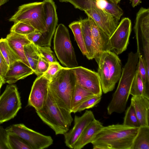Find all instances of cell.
Returning <instances> with one entry per match:
<instances>
[{"mask_svg":"<svg viewBox=\"0 0 149 149\" xmlns=\"http://www.w3.org/2000/svg\"><path fill=\"white\" fill-rule=\"evenodd\" d=\"M138 128L122 124L104 127L91 143L93 149H131Z\"/></svg>","mask_w":149,"mask_h":149,"instance_id":"1","label":"cell"},{"mask_svg":"<svg viewBox=\"0 0 149 149\" xmlns=\"http://www.w3.org/2000/svg\"><path fill=\"white\" fill-rule=\"evenodd\" d=\"M76 82L72 69L63 67L51 79L49 86V91L56 104L71 113Z\"/></svg>","mask_w":149,"mask_h":149,"instance_id":"2","label":"cell"},{"mask_svg":"<svg viewBox=\"0 0 149 149\" xmlns=\"http://www.w3.org/2000/svg\"><path fill=\"white\" fill-rule=\"evenodd\" d=\"M94 58L98 65L97 73L102 92L105 94L112 91L121 75L120 59L111 51L98 52Z\"/></svg>","mask_w":149,"mask_h":149,"instance_id":"3","label":"cell"},{"mask_svg":"<svg viewBox=\"0 0 149 149\" xmlns=\"http://www.w3.org/2000/svg\"><path fill=\"white\" fill-rule=\"evenodd\" d=\"M36 113L42 120L54 132L63 134L69 130L73 121L71 113L59 107L48 90L46 101L41 109Z\"/></svg>","mask_w":149,"mask_h":149,"instance_id":"4","label":"cell"},{"mask_svg":"<svg viewBox=\"0 0 149 149\" xmlns=\"http://www.w3.org/2000/svg\"><path fill=\"white\" fill-rule=\"evenodd\" d=\"M54 33V49L60 62L66 68H72L77 67L78 64L68 29L60 24Z\"/></svg>","mask_w":149,"mask_h":149,"instance_id":"5","label":"cell"},{"mask_svg":"<svg viewBox=\"0 0 149 149\" xmlns=\"http://www.w3.org/2000/svg\"><path fill=\"white\" fill-rule=\"evenodd\" d=\"M45 16L43 1L36 2L20 6L9 20L14 23H25L43 33L45 30Z\"/></svg>","mask_w":149,"mask_h":149,"instance_id":"6","label":"cell"},{"mask_svg":"<svg viewBox=\"0 0 149 149\" xmlns=\"http://www.w3.org/2000/svg\"><path fill=\"white\" fill-rule=\"evenodd\" d=\"M21 108L20 97L16 86L7 85L0 96V123L14 118Z\"/></svg>","mask_w":149,"mask_h":149,"instance_id":"7","label":"cell"},{"mask_svg":"<svg viewBox=\"0 0 149 149\" xmlns=\"http://www.w3.org/2000/svg\"><path fill=\"white\" fill-rule=\"evenodd\" d=\"M133 78V75L129 72L122 73L117 88L107 107L108 115L114 112L120 113L125 111Z\"/></svg>","mask_w":149,"mask_h":149,"instance_id":"8","label":"cell"},{"mask_svg":"<svg viewBox=\"0 0 149 149\" xmlns=\"http://www.w3.org/2000/svg\"><path fill=\"white\" fill-rule=\"evenodd\" d=\"M8 133L16 134L22 138L31 149H43L53 143L52 137L31 129L23 124H13L6 128Z\"/></svg>","mask_w":149,"mask_h":149,"instance_id":"9","label":"cell"},{"mask_svg":"<svg viewBox=\"0 0 149 149\" xmlns=\"http://www.w3.org/2000/svg\"><path fill=\"white\" fill-rule=\"evenodd\" d=\"M88 16L91 17L96 24L110 37L118 24V21L110 15L99 8L95 0H92L84 11Z\"/></svg>","mask_w":149,"mask_h":149,"instance_id":"10","label":"cell"},{"mask_svg":"<svg viewBox=\"0 0 149 149\" xmlns=\"http://www.w3.org/2000/svg\"><path fill=\"white\" fill-rule=\"evenodd\" d=\"M43 2L45 15V30L42 33L36 46H50L58 22L56 7L53 0H44Z\"/></svg>","mask_w":149,"mask_h":149,"instance_id":"11","label":"cell"},{"mask_svg":"<svg viewBox=\"0 0 149 149\" xmlns=\"http://www.w3.org/2000/svg\"><path fill=\"white\" fill-rule=\"evenodd\" d=\"M132 23L128 17L122 19L110 38L111 50L117 55L125 51L129 43L131 32Z\"/></svg>","mask_w":149,"mask_h":149,"instance_id":"12","label":"cell"},{"mask_svg":"<svg viewBox=\"0 0 149 149\" xmlns=\"http://www.w3.org/2000/svg\"><path fill=\"white\" fill-rule=\"evenodd\" d=\"M72 69L79 84L94 95L102 96V91L97 72L82 66Z\"/></svg>","mask_w":149,"mask_h":149,"instance_id":"13","label":"cell"},{"mask_svg":"<svg viewBox=\"0 0 149 149\" xmlns=\"http://www.w3.org/2000/svg\"><path fill=\"white\" fill-rule=\"evenodd\" d=\"M50 80L43 74L37 77L32 86L28 100V105L36 111L42 109L47 98Z\"/></svg>","mask_w":149,"mask_h":149,"instance_id":"14","label":"cell"},{"mask_svg":"<svg viewBox=\"0 0 149 149\" xmlns=\"http://www.w3.org/2000/svg\"><path fill=\"white\" fill-rule=\"evenodd\" d=\"M134 29L139 49V37H142L145 57L149 56V9L141 7L137 13Z\"/></svg>","mask_w":149,"mask_h":149,"instance_id":"15","label":"cell"},{"mask_svg":"<svg viewBox=\"0 0 149 149\" xmlns=\"http://www.w3.org/2000/svg\"><path fill=\"white\" fill-rule=\"evenodd\" d=\"M95 118L94 115L91 110H86L80 116L75 115L73 127L63 134L66 146L73 149L75 143L86 127Z\"/></svg>","mask_w":149,"mask_h":149,"instance_id":"16","label":"cell"},{"mask_svg":"<svg viewBox=\"0 0 149 149\" xmlns=\"http://www.w3.org/2000/svg\"><path fill=\"white\" fill-rule=\"evenodd\" d=\"M32 69L21 60L17 61L9 66V68L2 78L3 84L14 83L34 73Z\"/></svg>","mask_w":149,"mask_h":149,"instance_id":"17","label":"cell"},{"mask_svg":"<svg viewBox=\"0 0 149 149\" xmlns=\"http://www.w3.org/2000/svg\"><path fill=\"white\" fill-rule=\"evenodd\" d=\"M92 37L98 52L111 51L109 36L99 27L93 19L88 16Z\"/></svg>","mask_w":149,"mask_h":149,"instance_id":"18","label":"cell"},{"mask_svg":"<svg viewBox=\"0 0 149 149\" xmlns=\"http://www.w3.org/2000/svg\"><path fill=\"white\" fill-rule=\"evenodd\" d=\"M131 104L134 108L140 126L149 125V98L143 95L132 96Z\"/></svg>","mask_w":149,"mask_h":149,"instance_id":"19","label":"cell"},{"mask_svg":"<svg viewBox=\"0 0 149 149\" xmlns=\"http://www.w3.org/2000/svg\"><path fill=\"white\" fill-rule=\"evenodd\" d=\"M104 127L102 123L95 118L86 127L77 141L74 149H81L91 143L96 134Z\"/></svg>","mask_w":149,"mask_h":149,"instance_id":"20","label":"cell"},{"mask_svg":"<svg viewBox=\"0 0 149 149\" xmlns=\"http://www.w3.org/2000/svg\"><path fill=\"white\" fill-rule=\"evenodd\" d=\"M6 38L10 47L20 60L30 67L24 54V46L31 42L27 39L26 35L10 32L7 36Z\"/></svg>","mask_w":149,"mask_h":149,"instance_id":"21","label":"cell"},{"mask_svg":"<svg viewBox=\"0 0 149 149\" xmlns=\"http://www.w3.org/2000/svg\"><path fill=\"white\" fill-rule=\"evenodd\" d=\"M81 26L84 42L87 52L86 56L88 60L94 58L98 52L92 37L91 28L88 18L81 19L79 21Z\"/></svg>","mask_w":149,"mask_h":149,"instance_id":"22","label":"cell"},{"mask_svg":"<svg viewBox=\"0 0 149 149\" xmlns=\"http://www.w3.org/2000/svg\"><path fill=\"white\" fill-rule=\"evenodd\" d=\"M131 149H149V125L139 126Z\"/></svg>","mask_w":149,"mask_h":149,"instance_id":"23","label":"cell"},{"mask_svg":"<svg viewBox=\"0 0 149 149\" xmlns=\"http://www.w3.org/2000/svg\"><path fill=\"white\" fill-rule=\"evenodd\" d=\"M97 6L105 12L113 16L118 21L120 19L123 11L115 3L109 0H95Z\"/></svg>","mask_w":149,"mask_h":149,"instance_id":"24","label":"cell"},{"mask_svg":"<svg viewBox=\"0 0 149 149\" xmlns=\"http://www.w3.org/2000/svg\"><path fill=\"white\" fill-rule=\"evenodd\" d=\"M94 95L93 93L83 88L77 81L72 100V113H74L82 103Z\"/></svg>","mask_w":149,"mask_h":149,"instance_id":"25","label":"cell"},{"mask_svg":"<svg viewBox=\"0 0 149 149\" xmlns=\"http://www.w3.org/2000/svg\"><path fill=\"white\" fill-rule=\"evenodd\" d=\"M24 50L25 57L31 68L34 72L40 56L37 46L31 42L24 45Z\"/></svg>","mask_w":149,"mask_h":149,"instance_id":"26","label":"cell"},{"mask_svg":"<svg viewBox=\"0 0 149 149\" xmlns=\"http://www.w3.org/2000/svg\"><path fill=\"white\" fill-rule=\"evenodd\" d=\"M130 95L132 96L143 95L149 98V92L146 89L137 69L131 85Z\"/></svg>","mask_w":149,"mask_h":149,"instance_id":"27","label":"cell"},{"mask_svg":"<svg viewBox=\"0 0 149 149\" xmlns=\"http://www.w3.org/2000/svg\"><path fill=\"white\" fill-rule=\"evenodd\" d=\"M0 51L9 66L15 61L21 60L10 47L6 38L0 39Z\"/></svg>","mask_w":149,"mask_h":149,"instance_id":"28","label":"cell"},{"mask_svg":"<svg viewBox=\"0 0 149 149\" xmlns=\"http://www.w3.org/2000/svg\"><path fill=\"white\" fill-rule=\"evenodd\" d=\"M69 26L73 33L75 39L83 55L86 56L87 52L79 21L72 22L69 24Z\"/></svg>","mask_w":149,"mask_h":149,"instance_id":"29","label":"cell"},{"mask_svg":"<svg viewBox=\"0 0 149 149\" xmlns=\"http://www.w3.org/2000/svg\"><path fill=\"white\" fill-rule=\"evenodd\" d=\"M136 69L143 81L146 89L149 92V72L147 71L144 58L141 54L139 56Z\"/></svg>","mask_w":149,"mask_h":149,"instance_id":"30","label":"cell"},{"mask_svg":"<svg viewBox=\"0 0 149 149\" xmlns=\"http://www.w3.org/2000/svg\"><path fill=\"white\" fill-rule=\"evenodd\" d=\"M123 124L134 127L138 128L140 126L134 108L131 104L126 110Z\"/></svg>","mask_w":149,"mask_h":149,"instance_id":"31","label":"cell"},{"mask_svg":"<svg viewBox=\"0 0 149 149\" xmlns=\"http://www.w3.org/2000/svg\"><path fill=\"white\" fill-rule=\"evenodd\" d=\"M8 142L10 149H31L24 140L14 134L8 133Z\"/></svg>","mask_w":149,"mask_h":149,"instance_id":"32","label":"cell"},{"mask_svg":"<svg viewBox=\"0 0 149 149\" xmlns=\"http://www.w3.org/2000/svg\"><path fill=\"white\" fill-rule=\"evenodd\" d=\"M36 30L34 27L25 23L18 22L15 23L11 27L10 32L26 35Z\"/></svg>","mask_w":149,"mask_h":149,"instance_id":"33","label":"cell"},{"mask_svg":"<svg viewBox=\"0 0 149 149\" xmlns=\"http://www.w3.org/2000/svg\"><path fill=\"white\" fill-rule=\"evenodd\" d=\"M101 99V96L94 95L82 103L75 110L74 113L80 112L86 109L92 108L98 104Z\"/></svg>","mask_w":149,"mask_h":149,"instance_id":"34","label":"cell"},{"mask_svg":"<svg viewBox=\"0 0 149 149\" xmlns=\"http://www.w3.org/2000/svg\"><path fill=\"white\" fill-rule=\"evenodd\" d=\"M39 54L46 59L49 63L57 62L54 53L49 46H37Z\"/></svg>","mask_w":149,"mask_h":149,"instance_id":"35","label":"cell"},{"mask_svg":"<svg viewBox=\"0 0 149 149\" xmlns=\"http://www.w3.org/2000/svg\"><path fill=\"white\" fill-rule=\"evenodd\" d=\"M49 63L40 55L34 73L38 76L43 74L47 70Z\"/></svg>","mask_w":149,"mask_h":149,"instance_id":"36","label":"cell"},{"mask_svg":"<svg viewBox=\"0 0 149 149\" xmlns=\"http://www.w3.org/2000/svg\"><path fill=\"white\" fill-rule=\"evenodd\" d=\"M63 67L58 61L50 63L47 70L43 74L50 81L54 75Z\"/></svg>","mask_w":149,"mask_h":149,"instance_id":"37","label":"cell"},{"mask_svg":"<svg viewBox=\"0 0 149 149\" xmlns=\"http://www.w3.org/2000/svg\"><path fill=\"white\" fill-rule=\"evenodd\" d=\"M8 134L6 129L0 126V149H10L8 142Z\"/></svg>","mask_w":149,"mask_h":149,"instance_id":"38","label":"cell"},{"mask_svg":"<svg viewBox=\"0 0 149 149\" xmlns=\"http://www.w3.org/2000/svg\"><path fill=\"white\" fill-rule=\"evenodd\" d=\"M9 68V66L0 51V77H4Z\"/></svg>","mask_w":149,"mask_h":149,"instance_id":"39","label":"cell"},{"mask_svg":"<svg viewBox=\"0 0 149 149\" xmlns=\"http://www.w3.org/2000/svg\"><path fill=\"white\" fill-rule=\"evenodd\" d=\"M42 34L41 32L36 30L26 36L31 42L37 45Z\"/></svg>","mask_w":149,"mask_h":149,"instance_id":"40","label":"cell"},{"mask_svg":"<svg viewBox=\"0 0 149 149\" xmlns=\"http://www.w3.org/2000/svg\"><path fill=\"white\" fill-rule=\"evenodd\" d=\"M132 3V6L134 8L141 3V0H130Z\"/></svg>","mask_w":149,"mask_h":149,"instance_id":"41","label":"cell"},{"mask_svg":"<svg viewBox=\"0 0 149 149\" xmlns=\"http://www.w3.org/2000/svg\"><path fill=\"white\" fill-rule=\"evenodd\" d=\"M8 1V0H0V7Z\"/></svg>","mask_w":149,"mask_h":149,"instance_id":"42","label":"cell"},{"mask_svg":"<svg viewBox=\"0 0 149 149\" xmlns=\"http://www.w3.org/2000/svg\"><path fill=\"white\" fill-rule=\"evenodd\" d=\"M3 84V79L1 77H0V90L1 89V88Z\"/></svg>","mask_w":149,"mask_h":149,"instance_id":"43","label":"cell"},{"mask_svg":"<svg viewBox=\"0 0 149 149\" xmlns=\"http://www.w3.org/2000/svg\"><path fill=\"white\" fill-rule=\"evenodd\" d=\"M115 3L116 4H118L121 1V0H109Z\"/></svg>","mask_w":149,"mask_h":149,"instance_id":"44","label":"cell"},{"mask_svg":"<svg viewBox=\"0 0 149 149\" xmlns=\"http://www.w3.org/2000/svg\"><path fill=\"white\" fill-rule=\"evenodd\" d=\"M59 1L61 2H68L69 0H59Z\"/></svg>","mask_w":149,"mask_h":149,"instance_id":"45","label":"cell"},{"mask_svg":"<svg viewBox=\"0 0 149 149\" xmlns=\"http://www.w3.org/2000/svg\"></svg>","mask_w":149,"mask_h":149,"instance_id":"46","label":"cell"},{"mask_svg":"<svg viewBox=\"0 0 149 149\" xmlns=\"http://www.w3.org/2000/svg\"></svg>","mask_w":149,"mask_h":149,"instance_id":"47","label":"cell"}]
</instances>
